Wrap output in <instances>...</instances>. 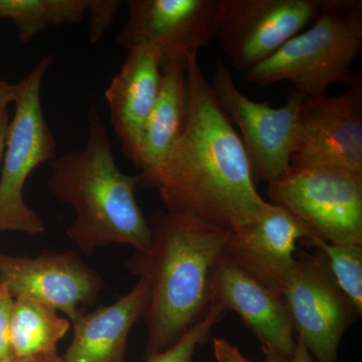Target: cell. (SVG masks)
Wrapping results in <instances>:
<instances>
[{
	"label": "cell",
	"instance_id": "obj_1",
	"mask_svg": "<svg viewBox=\"0 0 362 362\" xmlns=\"http://www.w3.org/2000/svg\"><path fill=\"white\" fill-rule=\"evenodd\" d=\"M150 189L158 192L168 213L225 233L251 223L268 204L257 192L242 139L197 54H187L182 131Z\"/></svg>",
	"mask_w": 362,
	"mask_h": 362
},
{
	"label": "cell",
	"instance_id": "obj_22",
	"mask_svg": "<svg viewBox=\"0 0 362 362\" xmlns=\"http://www.w3.org/2000/svg\"><path fill=\"white\" fill-rule=\"evenodd\" d=\"M120 1L118 0H90L89 37L90 42L97 44L111 28L118 13Z\"/></svg>",
	"mask_w": 362,
	"mask_h": 362
},
{
	"label": "cell",
	"instance_id": "obj_10",
	"mask_svg": "<svg viewBox=\"0 0 362 362\" xmlns=\"http://www.w3.org/2000/svg\"><path fill=\"white\" fill-rule=\"evenodd\" d=\"M291 168L362 173V78L337 96L305 98Z\"/></svg>",
	"mask_w": 362,
	"mask_h": 362
},
{
	"label": "cell",
	"instance_id": "obj_21",
	"mask_svg": "<svg viewBox=\"0 0 362 362\" xmlns=\"http://www.w3.org/2000/svg\"><path fill=\"white\" fill-rule=\"evenodd\" d=\"M226 311L218 305L213 304L206 318L188 331L175 346L158 356L147 359V362H194L197 347L209 341L211 330L223 320Z\"/></svg>",
	"mask_w": 362,
	"mask_h": 362
},
{
	"label": "cell",
	"instance_id": "obj_8",
	"mask_svg": "<svg viewBox=\"0 0 362 362\" xmlns=\"http://www.w3.org/2000/svg\"><path fill=\"white\" fill-rule=\"evenodd\" d=\"M296 337L314 362H338L345 331L361 312L338 287L320 252H301L281 289Z\"/></svg>",
	"mask_w": 362,
	"mask_h": 362
},
{
	"label": "cell",
	"instance_id": "obj_3",
	"mask_svg": "<svg viewBox=\"0 0 362 362\" xmlns=\"http://www.w3.org/2000/svg\"><path fill=\"white\" fill-rule=\"evenodd\" d=\"M87 127L85 146L54 158L47 180L52 195L76 213L66 235L87 257L112 244L144 251L151 246L152 233L135 197L138 175L119 169L95 105L88 111Z\"/></svg>",
	"mask_w": 362,
	"mask_h": 362
},
{
	"label": "cell",
	"instance_id": "obj_9",
	"mask_svg": "<svg viewBox=\"0 0 362 362\" xmlns=\"http://www.w3.org/2000/svg\"><path fill=\"white\" fill-rule=\"evenodd\" d=\"M322 0H218L214 40L243 75L315 20Z\"/></svg>",
	"mask_w": 362,
	"mask_h": 362
},
{
	"label": "cell",
	"instance_id": "obj_2",
	"mask_svg": "<svg viewBox=\"0 0 362 362\" xmlns=\"http://www.w3.org/2000/svg\"><path fill=\"white\" fill-rule=\"evenodd\" d=\"M149 225L151 246L125 262L128 272L149 286L146 361L175 346L206 318L213 305L211 270L228 233L163 209L152 214Z\"/></svg>",
	"mask_w": 362,
	"mask_h": 362
},
{
	"label": "cell",
	"instance_id": "obj_26",
	"mask_svg": "<svg viewBox=\"0 0 362 362\" xmlns=\"http://www.w3.org/2000/svg\"><path fill=\"white\" fill-rule=\"evenodd\" d=\"M18 95L16 84H9L6 81L0 78V117L8 112V105L14 103Z\"/></svg>",
	"mask_w": 362,
	"mask_h": 362
},
{
	"label": "cell",
	"instance_id": "obj_5",
	"mask_svg": "<svg viewBox=\"0 0 362 362\" xmlns=\"http://www.w3.org/2000/svg\"><path fill=\"white\" fill-rule=\"evenodd\" d=\"M52 63L44 57L16 84V110L9 120L0 168V233H45L44 221L25 204L23 189L28 176L40 164L56 157L58 143L42 112V81Z\"/></svg>",
	"mask_w": 362,
	"mask_h": 362
},
{
	"label": "cell",
	"instance_id": "obj_14",
	"mask_svg": "<svg viewBox=\"0 0 362 362\" xmlns=\"http://www.w3.org/2000/svg\"><path fill=\"white\" fill-rule=\"evenodd\" d=\"M301 223L268 202L258 218L228 233L223 252L235 265L280 293L296 263L297 243L308 239Z\"/></svg>",
	"mask_w": 362,
	"mask_h": 362
},
{
	"label": "cell",
	"instance_id": "obj_12",
	"mask_svg": "<svg viewBox=\"0 0 362 362\" xmlns=\"http://www.w3.org/2000/svg\"><path fill=\"white\" fill-rule=\"evenodd\" d=\"M119 47H154L161 54H199L214 40L218 0H128Z\"/></svg>",
	"mask_w": 362,
	"mask_h": 362
},
{
	"label": "cell",
	"instance_id": "obj_17",
	"mask_svg": "<svg viewBox=\"0 0 362 362\" xmlns=\"http://www.w3.org/2000/svg\"><path fill=\"white\" fill-rule=\"evenodd\" d=\"M160 90L143 128L137 158L138 188L150 189L182 131L187 114V54H162Z\"/></svg>",
	"mask_w": 362,
	"mask_h": 362
},
{
	"label": "cell",
	"instance_id": "obj_15",
	"mask_svg": "<svg viewBox=\"0 0 362 362\" xmlns=\"http://www.w3.org/2000/svg\"><path fill=\"white\" fill-rule=\"evenodd\" d=\"M161 59L160 51L154 47L131 49L105 90L112 127L120 140L121 151L133 164L143 128L160 90Z\"/></svg>",
	"mask_w": 362,
	"mask_h": 362
},
{
	"label": "cell",
	"instance_id": "obj_27",
	"mask_svg": "<svg viewBox=\"0 0 362 362\" xmlns=\"http://www.w3.org/2000/svg\"><path fill=\"white\" fill-rule=\"evenodd\" d=\"M11 362H65L63 356H59L58 352L56 354H40V356H35L30 357H25V358H16Z\"/></svg>",
	"mask_w": 362,
	"mask_h": 362
},
{
	"label": "cell",
	"instance_id": "obj_7",
	"mask_svg": "<svg viewBox=\"0 0 362 362\" xmlns=\"http://www.w3.org/2000/svg\"><path fill=\"white\" fill-rule=\"evenodd\" d=\"M209 83L218 104L240 129L254 182L270 183L286 175L291 169L298 118L306 97L292 88L287 103L278 108L252 101L238 89L221 61L214 64Z\"/></svg>",
	"mask_w": 362,
	"mask_h": 362
},
{
	"label": "cell",
	"instance_id": "obj_16",
	"mask_svg": "<svg viewBox=\"0 0 362 362\" xmlns=\"http://www.w3.org/2000/svg\"><path fill=\"white\" fill-rule=\"evenodd\" d=\"M149 286L138 278L132 290L96 310L83 309L71 322L74 337L63 356L65 362H125L127 340L136 323L148 310Z\"/></svg>",
	"mask_w": 362,
	"mask_h": 362
},
{
	"label": "cell",
	"instance_id": "obj_4",
	"mask_svg": "<svg viewBox=\"0 0 362 362\" xmlns=\"http://www.w3.org/2000/svg\"><path fill=\"white\" fill-rule=\"evenodd\" d=\"M361 49V0H322L313 23L244 78L261 87L288 81L306 98L323 97L330 86L354 80Z\"/></svg>",
	"mask_w": 362,
	"mask_h": 362
},
{
	"label": "cell",
	"instance_id": "obj_19",
	"mask_svg": "<svg viewBox=\"0 0 362 362\" xmlns=\"http://www.w3.org/2000/svg\"><path fill=\"white\" fill-rule=\"evenodd\" d=\"M90 0H0V18L13 21L21 42H28L52 25H78Z\"/></svg>",
	"mask_w": 362,
	"mask_h": 362
},
{
	"label": "cell",
	"instance_id": "obj_24",
	"mask_svg": "<svg viewBox=\"0 0 362 362\" xmlns=\"http://www.w3.org/2000/svg\"><path fill=\"white\" fill-rule=\"evenodd\" d=\"M213 350L216 362H252L240 352L239 347L226 338H214Z\"/></svg>",
	"mask_w": 362,
	"mask_h": 362
},
{
	"label": "cell",
	"instance_id": "obj_28",
	"mask_svg": "<svg viewBox=\"0 0 362 362\" xmlns=\"http://www.w3.org/2000/svg\"><path fill=\"white\" fill-rule=\"evenodd\" d=\"M9 114L8 112L0 117V168H1L2 156H4V144H6V136L7 127H8Z\"/></svg>",
	"mask_w": 362,
	"mask_h": 362
},
{
	"label": "cell",
	"instance_id": "obj_23",
	"mask_svg": "<svg viewBox=\"0 0 362 362\" xmlns=\"http://www.w3.org/2000/svg\"><path fill=\"white\" fill-rule=\"evenodd\" d=\"M13 299L6 288L0 284V362L16 359L11 338V314Z\"/></svg>",
	"mask_w": 362,
	"mask_h": 362
},
{
	"label": "cell",
	"instance_id": "obj_6",
	"mask_svg": "<svg viewBox=\"0 0 362 362\" xmlns=\"http://www.w3.org/2000/svg\"><path fill=\"white\" fill-rule=\"evenodd\" d=\"M267 194L306 228L309 238L362 246V173L291 168L268 183Z\"/></svg>",
	"mask_w": 362,
	"mask_h": 362
},
{
	"label": "cell",
	"instance_id": "obj_11",
	"mask_svg": "<svg viewBox=\"0 0 362 362\" xmlns=\"http://www.w3.org/2000/svg\"><path fill=\"white\" fill-rule=\"evenodd\" d=\"M0 284L13 299L33 298L71 321L105 289L103 277L77 251H44L35 258L0 252Z\"/></svg>",
	"mask_w": 362,
	"mask_h": 362
},
{
	"label": "cell",
	"instance_id": "obj_20",
	"mask_svg": "<svg viewBox=\"0 0 362 362\" xmlns=\"http://www.w3.org/2000/svg\"><path fill=\"white\" fill-rule=\"evenodd\" d=\"M303 240L322 255L338 287L362 313V246L331 244L316 238Z\"/></svg>",
	"mask_w": 362,
	"mask_h": 362
},
{
	"label": "cell",
	"instance_id": "obj_18",
	"mask_svg": "<svg viewBox=\"0 0 362 362\" xmlns=\"http://www.w3.org/2000/svg\"><path fill=\"white\" fill-rule=\"evenodd\" d=\"M9 326L16 359L58 352V343L70 330L71 322L49 305L18 297L13 299Z\"/></svg>",
	"mask_w": 362,
	"mask_h": 362
},
{
	"label": "cell",
	"instance_id": "obj_25",
	"mask_svg": "<svg viewBox=\"0 0 362 362\" xmlns=\"http://www.w3.org/2000/svg\"><path fill=\"white\" fill-rule=\"evenodd\" d=\"M296 341V349H295L294 354L291 357L280 356L274 350L266 346H262V351H263L264 356H265V362H314L303 341L297 337Z\"/></svg>",
	"mask_w": 362,
	"mask_h": 362
},
{
	"label": "cell",
	"instance_id": "obj_13",
	"mask_svg": "<svg viewBox=\"0 0 362 362\" xmlns=\"http://www.w3.org/2000/svg\"><path fill=\"white\" fill-rule=\"evenodd\" d=\"M211 301L235 312L262 346L284 357L296 349V335L282 295L267 287L223 252L211 274Z\"/></svg>",
	"mask_w": 362,
	"mask_h": 362
}]
</instances>
